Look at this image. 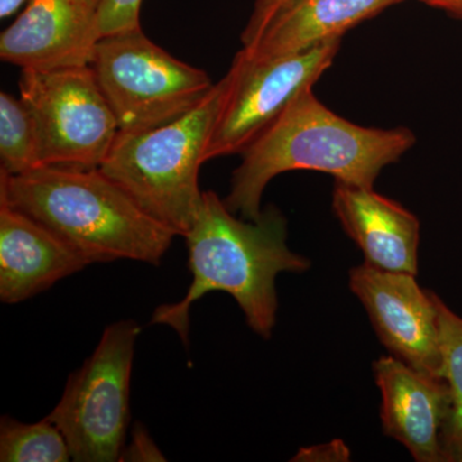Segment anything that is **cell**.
Returning a JSON list of instances; mask_svg holds the SVG:
<instances>
[{
  "label": "cell",
  "instance_id": "obj_1",
  "mask_svg": "<svg viewBox=\"0 0 462 462\" xmlns=\"http://www.w3.org/2000/svg\"><path fill=\"white\" fill-rule=\"evenodd\" d=\"M415 143L406 127L375 129L340 117L309 88L243 152L224 202L233 214L256 221L267 184L296 170L329 173L337 181L373 189L380 171Z\"/></svg>",
  "mask_w": 462,
  "mask_h": 462
},
{
  "label": "cell",
  "instance_id": "obj_2",
  "mask_svg": "<svg viewBox=\"0 0 462 462\" xmlns=\"http://www.w3.org/2000/svg\"><path fill=\"white\" fill-rule=\"evenodd\" d=\"M191 284L182 300L158 306L152 324L166 325L188 345L190 309L211 291H225L236 300L251 329L272 337L281 273H305L307 258L287 245V220L276 207H267L256 221L234 217L215 191H203L202 205L187 236Z\"/></svg>",
  "mask_w": 462,
  "mask_h": 462
},
{
  "label": "cell",
  "instance_id": "obj_3",
  "mask_svg": "<svg viewBox=\"0 0 462 462\" xmlns=\"http://www.w3.org/2000/svg\"><path fill=\"white\" fill-rule=\"evenodd\" d=\"M0 202L50 229L88 264L117 260L160 264L176 236L100 169L0 171Z\"/></svg>",
  "mask_w": 462,
  "mask_h": 462
},
{
  "label": "cell",
  "instance_id": "obj_4",
  "mask_svg": "<svg viewBox=\"0 0 462 462\" xmlns=\"http://www.w3.org/2000/svg\"><path fill=\"white\" fill-rule=\"evenodd\" d=\"M231 85L229 69L187 114L142 132H118L99 167L176 236H187L199 216V170Z\"/></svg>",
  "mask_w": 462,
  "mask_h": 462
},
{
  "label": "cell",
  "instance_id": "obj_5",
  "mask_svg": "<svg viewBox=\"0 0 462 462\" xmlns=\"http://www.w3.org/2000/svg\"><path fill=\"white\" fill-rule=\"evenodd\" d=\"M89 66L124 133L187 114L215 85L206 71L158 47L142 27L100 38Z\"/></svg>",
  "mask_w": 462,
  "mask_h": 462
},
{
  "label": "cell",
  "instance_id": "obj_6",
  "mask_svg": "<svg viewBox=\"0 0 462 462\" xmlns=\"http://www.w3.org/2000/svg\"><path fill=\"white\" fill-rule=\"evenodd\" d=\"M141 327L134 320L106 328L83 366L67 380L47 420L62 431L72 460L120 461L130 421V380Z\"/></svg>",
  "mask_w": 462,
  "mask_h": 462
},
{
  "label": "cell",
  "instance_id": "obj_7",
  "mask_svg": "<svg viewBox=\"0 0 462 462\" xmlns=\"http://www.w3.org/2000/svg\"><path fill=\"white\" fill-rule=\"evenodd\" d=\"M18 88L35 120L42 166H102L120 129L89 65L23 69Z\"/></svg>",
  "mask_w": 462,
  "mask_h": 462
},
{
  "label": "cell",
  "instance_id": "obj_8",
  "mask_svg": "<svg viewBox=\"0 0 462 462\" xmlns=\"http://www.w3.org/2000/svg\"><path fill=\"white\" fill-rule=\"evenodd\" d=\"M342 39L321 42L273 60H245L230 66L233 85L212 134L206 161L242 154L298 94L314 87L338 54Z\"/></svg>",
  "mask_w": 462,
  "mask_h": 462
},
{
  "label": "cell",
  "instance_id": "obj_9",
  "mask_svg": "<svg viewBox=\"0 0 462 462\" xmlns=\"http://www.w3.org/2000/svg\"><path fill=\"white\" fill-rule=\"evenodd\" d=\"M349 287L394 357L443 378L436 294L419 287L415 275L382 272L366 263L351 270Z\"/></svg>",
  "mask_w": 462,
  "mask_h": 462
},
{
  "label": "cell",
  "instance_id": "obj_10",
  "mask_svg": "<svg viewBox=\"0 0 462 462\" xmlns=\"http://www.w3.org/2000/svg\"><path fill=\"white\" fill-rule=\"evenodd\" d=\"M105 0H29L0 36L3 62L50 69L89 65Z\"/></svg>",
  "mask_w": 462,
  "mask_h": 462
},
{
  "label": "cell",
  "instance_id": "obj_11",
  "mask_svg": "<svg viewBox=\"0 0 462 462\" xmlns=\"http://www.w3.org/2000/svg\"><path fill=\"white\" fill-rule=\"evenodd\" d=\"M382 392L383 430L419 462L447 461L446 431L452 398L443 378L413 369L394 356L374 364Z\"/></svg>",
  "mask_w": 462,
  "mask_h": 462
},
{
  "label": "cell",
  "instance_id": "obj_12",
  "mask_svg": "<svg viewBox=\"0 0 462 462\" xmlns=\"http://www.w3.org/2000/svg\"><path fill=\"white\" fill-rule=\"evenodd\" d=\"M333 208L363 251L365 263L382 272L418 275L420 223L409 209L374 189L337 180Z\"/></svg>",
  "mask_w": 462,
  "mask_h": 462
},
{
  "label": "cell",
  "instance_id": "obj_13",
  "mask_svg": "<svg viewBox=\"0 0 462 462\" xmlns=\"http://www.w3.org/2000/svg\"><path fill=\"white\" fill-rule=\"evenodd\" d=\"M88 263L56 234L0 202V300L23 302Z\"/></svg>",
  "mask_w": 462,
  "mask_h": 462
},
{
  "label": "cell",
  "instance_id": "obj_14",
  "mask_svg": "<svg viewBox=\"0 0 462 462\" xmlns=\"http://www.w3.org/2000/svg\"><path fill=\"white\" fill-rule=\"evenodd\" d=\"M403 0H293L273 18L252 47L239 51L252 62L297 53L342 39L348 30Z\"/></svg>",
  "mask_w": 462,
  "mask_h": 462
},
{
  "label": "cell",
  "instance_id": "obj_15",
  "mask_svg": "<svg viewBox=\"0 0 462 462\" xmlns=\"http://www.w3.org/2000/svg\"><path fill=\"white\" fill-rule=\"evenodd\" d=\"M42 165L41 142L32 112L21 98L0 94V171L20 175Z\"/></svg>",
  "mask_w": 462,
  "mask_h": 462
},
{
  "label": "cell",
  "instance_id": "obj_16",
  "mask_svg": "<svg viewBox=\"0 0 462 462\" xmlns=\"http://www.w3.org/2000/svg\"><path fill=\"white\" fill-rule=\"evenodd\" d=\"M71 451L62 431L47 419L23 424L3 416L0 420V461L67 462Z\"/></svg>",
  "mask_w": 462,
  "mask_h": 462
},
{
  "label": "cell",
  "instance_id": "obj_17",
  "mask_svg": "<svg viewBox=\"0 0 462 462\" xmlns=\"http://www.w3.org/2000/svg\"><path fill=\"white\" fill-rule=\"evenodd\" d=\"M442 376L451 392L452 407L446 431L447 461L462 462V318L437 297Z\"/></svg>",
  "mask_w": 462,
  "mask_h": 462
},
{
  "label": "cell",
  "instance_id": "obj_18",
  "mask_svg": "<svg viewBox=\"0 0 462 462\" xmlns=\"http://www.w3.org/2000/svg\"><path fill=\"white\" fill-rule=\"evenodd\" d=\"M142 3L143 0H105L100 12V36L142 27Z\"/></svg>",
  "mask_w": 462,
  "mask_h": 462
},
{
  "label": "cell",
  "instance_id": "obj_19",
  "mask_svg": "<svg viewBox=\"0 0 462 462\" xmlns=\"http://www.w3.org/2000/svg\"><path fill=\"white\" fill-rule=\"evenodd\" d=\"M291 2L293 0H256L247 25L240 35L243 48L252 47L261 38L273 18Z\"/></svg>",
  "mask_w": 462,
  "mask_h": 462
},
{
  "label": "cell",
  "instance_id": "obj_20",
  "mask_svg": "<svg viewBox=\"0 0 462 462\" xmlns=\"http://www.w3.org/2000/svg\"><path fill=\"white\" fill-rule=\"evenodd\" d=\"M165 456L160 451L148 431L143 425L136 424L132 434V442L125 446L120 461H165Z\"/></svg>",
  "mask_w": 462,
  "mask_h": 462
},
{
  "label": "cell",
  "instance_id": "obj_21",
  "mask_svg": "<svg viewBox=\"0 0 462 462\" xmlns=\"http://www.w3.org/2000/svg\"><path fill=\"white\" fill-rule=\"evenodd\" d=\"M430 7L442 9L447 14L462 20V0H420Z\"/></svg>",
  "mask_w": 462,
  "mask_h": 462
},
{
  "label": "cell",
  "instance_id": "obj_22",
  "mask_svg": "<svg viewBox=\"0 0 462 462\" xmlns=\"http://www.w3.org/2000/svg\"><path fill=\"white\" fill-rule=\"evenodd\" d=\"M29 0H0V18L5 20L16 14L23 5H27Z\"/></svg>",
  "mask_w": 462,
  "mask_h": 462
}]
</instances>
